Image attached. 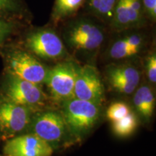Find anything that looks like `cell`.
<instances>
[{
	"label": "cell",
	"mask_w": 156,
	"mask_h": 156,
	"mask_svg": "<svg viewBox=\"0 0 156 156\" xmlns=\"http://www.w3.org/2000/svg\"><path fill=\"white\" fill-rule=\"evenodd\" d=\"M65 22L62 41L66 48L85 57L95 56L106 38L104 23L87 13L76 15Z\"/></svg>",
	"instance_id": "obj_1"
},
{
	"label": "cell",
	"mask_w": 156,
	"mask_h": 156,
	"mask_svg": "<svg viewBox=\"0 0 156 156\" xmlns=\"http://www.w3.org/2000/svg\"><path fill=\"white\" fill-rule=\"evenodd\" d=\"M61 112L74 141L87 136L100 119V106L72 98L62 103Z\"/></svg>",
	"instance_id": "obj_2"
},
{
	"label": "cell",
	"mask_w": 156,
	"mask_h": 156,
	"mask_svg": "<svg viewBox=\"0 0 156 156\" xmlns=\"http://www.w3.org/2000/svg\"><path fill=\"white\" fill-rule=\"evenodd\" d=\"M52 147L67 145L74 141L61 111L44 109L33 114L28 127Z\"/></svg>",
	"instance_id": "obj_3"
},
{
	"label": "cell",
	"mask_w": 156,
	"mask_h": 156,
	"mask_svg": "<svg viewBox=\"0 0 156 156\" xmlns=\"http://www.w3.org/2000/svg\"><path fill=\"white\" fill-rule=\"evenodd\" d=\"M3 97L36 113L45 109L48 97L39 85L9 75L4 87Z\"/></svg>",
	"instance_id": "obj_4"
},
{
	"label": "cell",
	"mask_w": 156,
	"mask_h": 156,
	"mask_svg": "<svg viewBox=\"0 0 156 156\" xmlns=\"http://www.w3.org/2000/svg\"><path fill=\"white\" fill-rule=\"evenodd\" d=\"M6 65L8 75L37 85L45 83L49 69L30 51L21 49L9 52Z\"/></svg>",
	"instance_id": "obj_5"
},
{
	"label": "cell",
	"mask_w": 156,
	"mask_h": 156,
	"mask_svg": "<svg viewBox=\"0 0 156 156\" xmlns=\"http://www.w3.org/2000/svg\"><path fill=\"white\" fill-rule=\"evenodd\" d=\"M78 64L73 61H64L49 68L45 84L54 102L63 103L74 98V88Z\"/></svg>",
	"instance_id": "obj_6"
},
{
	"label": "cell",
	"mask_w": 156,
	"mask_h": 156,
	"mask_svg": "<svg viewBox=\"0 0 156 156\" xmlns=\"http://www.w3.org/2000/svg\"><path fill=\"white\" fill-rule=\"evenodd\" d=\"M25 45L31 54L45 60H58L67 56V48L57 33L51 28H42L29 34Z\"/></svg>",
	"instance_id": "obj_7"
},
{
	"label": "cell",
	"mask_w": 156,
	"mask_h": 156,
	"mask_svg": "<svg viewBox=\"0 0 156 156\" xmlns=\"http://www.w3.org/2000/svg\"><path fill=\"white\" fill-rule=\"evenodd\" d=\"M142 28L117 32L119 36L108 45L106 51L107 58L112 61H125L136 58L147 46V35Z\"/></svg>",
	"instance_id": "obj_8"
},
{
	"label": "cell",
	"mask_w": 156,
	"mask_h": 156,
	"mask_svg": "<svg viewBox=\"0 0 156 156\" xmlns=\"http://www.w3.org/2000/svg\"><path fill=\"white\" fill-rule=\"evenodd\" d=\"M74 98L101 106L104 101V87L96 68L91 64L78 66Z\"/></svg>",
	"instance_id": "obj_9"
},
{
	"label": "cell",
	"mask_w": 156,
	"mask_h": 156,
	"mask_svg": "<svg viewBox=\"0 0 156 156\" xmlns=\"http://www.w3.org/2000/svg\"><path fill=\"white\" fill-rule=\"evenodd\" d=\"M147 23L142 0H118L109 27L117 33L145 28Z\"/></svg>",
	"instance_id": "obj_10"
},
{
	"label": "cell",
	"mask_w": 156,
	"mask_h": 156,
	"mask_svg": "<svg viewBox=\"0 0 156 156\" xmlns=\"http://www.w3.org/2000/svg\"><path fill=\"white\" fill-rule=\"evenodd\" d=\"M33 113L30 109L5 97L0 99V132L14 136L28 127Z\"/></svg>",
	"instance_id": "obj_11"
},
{
	"label": "cell",
	"mask_w": 156,
	"mask_h": 156,
	"mask_svg": "<svg viewBox=\"0 0 156 156\" xmlns=\"http://www.w3.org/2000/svg\"><path fill=\"white\" fill-rule=\"evenodd\" d=\"M106 77L110 87L122 95H131L140 85V69L130 62L113 64L106 69Z\"/></svg>",
	"instance_id": "obj_12"
},
{
	"label": "cell",
	"mask_w": 156,
	"mask_h": 156,
	"mask_svg": "<svg viewBox=\"0 0 156 156\" xmlns=\"http://www.w3.org/2000/svg\"><path fill=\"white\" fill-rule=\"evenodd\" d=\"M3 153L5 156H51L54 149L41 138L30 133L7 140Z\"/></svg>",
	"instance_id": "obj_13"
},
{
	"label": "cell",
	"mask_w": 156,
	"mask_h": 156,
	"mask_svg": "<svg viewBox=\"0 0 156 156\" xmlns=\"http://www.w3.org/2000/svg\"><path fill=\"white\" fill-rule=\"evenodd\" d=\"M133 106L137 116L146 124L151 122L155 107V97L147 84L139 85L133 95Z\"/></svg>",
	"instance_id": "obj_14"
},
{
	"label": "cell",
	"mask_w": 156,
	"mask_h": 156,
	"mask_svg": "<svg viewBox=\"0 0 156 156\" xmlns=\"http://www.w3.org/2000/svg\"><path fill=\"white\" fill-rule=\"evenodd\" d=\"M85 2V0H55L51 16L54 24L65 22L77 15Z\"/></svg>",
	"instance_id": "obj_15"
},
{
	"label": "cell",
	"mask_w": 156,
	"mask_h": 156,
	"mask_svg": "<svg viewBox=\"0 0 156 156\" xmlns=\"http://www.w3.org/2000/svg\"><path fill=\"white\" fill-rule=\"evenodd\" d=\"M118 0H85L86 13L100 20L104 24H110Z\"/></svg>",
	"instance_id": "obj_16"
},
{
	"label": "cell",
	"mask_w": 156,
	"mask_h": 156,
	"mask_svg": "<svg viewBox=\"0 0 156 156\" xmlns=\"http://www.w3.org/2000/svg\"><path fill=\"white\" fill-rule=\"evenodd\" d=\"M112 123L114 133L119 137H126L133 134L137 127V116L131 112L123 118Z\"/></svg>",
	"instance_id": "obj_17"
},
{
	"label": "cell",
	"mask_w": 156,
	"mask_h": 156,
	"mask_svg": "<svg viewBox=\"0 0 156 156\" xmlns=\"http://www.w3.org/2000/svg\"><path fill=\"white\" fill-rule=\"evenodd\" d=\"M131 112L130 107L127 103L123 101H116L109 105L106 114L107 119L113 122L126 116Z\"/></svg>",
	"instance_id": "obj_18"
},
{
	"label": "cell",
	"mask_w": 156,
	"mask_h": 156,
	"mask_svg": "<svg viewBox=\"0 0 156 156\" xmlns=\"http://www.w3.org/2000/svg\"><path fill=\"white\" fill-rule=\"evenodd\" d=\"M145 71L148 80L152 84L156 83V54L151 51L148 54L145 61Z\"/></svg>",
	"instance_id": "obj_19"
},
{
	"label": "cell",
	"mask_w": 156,
	"mask_h": 156,
	"mask_svg": "<svg viewBox=\"0 0 156 156\" xmlns=\"http://www.w3.org/2000/svg\"><path fill=\"white\" fill-rule=\"evenodd\" d=\"M146 19L151 23L156 20V0H142Z\"/></svg>",
	"instance_id": "obj_20"
},
{
	"label": "cell",
	"mask_w": 156,
	"mask_h": 156,
	"mask_svg": "<svg viewBox=\"0 0 156 156\" xmlns=\"http://www.w3.org/2000/svg\"><path fill=\"white\" fill-rule=\"evenodd\" d=\"M12 30V25L0 19V44L9 36Z\"/></svg>",
	"instance_id": "obj_21"
},
{
	"label": "cell",
	"mask_w": 156,
	"mask_h": 156,
	"mask_svg": "<svg viewBox=\"0 0 156 156\" xmlns=\"http://www.w3.org/2000/svg\"><path fill=\"white\" fill-rule=\"evenodd\" d=\"M15 7L14 0H0V10L13 9Z\"/></svg>",
	"instance_id": "obj_22"
}]
</instances>
